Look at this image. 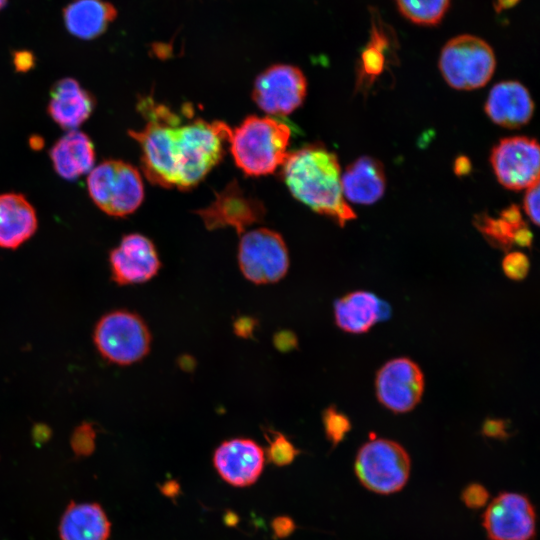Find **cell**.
<instances>
[{"label": "cell", "mask_w": 540, "mask_h": 540, "mask_svg": "<svg viewBox=\"0 0 540 540\" xmlns=\"http://www.w3.org/2000/svg\"><path fill=\"white\" fill-rule=\"evenodd\" d=\"M282 166L283 180L298 201L342 227L356 218L343 196L340 164L334 152L322 145H307L288 153Z\"/></svg>", "instance_id": "7a4b0ae2"}, {"label": "cell", "mask_w": 540, "mask_h": 540, "mask_svg": "<svg viewBox=\"0 0 540 540\" xmlns=\"http://www.w3.org/2000/svg\"><path fill=\"white\" fill-rule=\"evenodd\" d=\"M291 129L274 117L250 115L231 130L229 142L236 165L250 176L273 173L288 156Z\"/></svg>", "instance_id": "3957f363"}, {"label": "cell", "mask_w": 540, "mask_h": 540, "mask_svg": "<svg viewBox=\"0 0 540 540\" xmlns=\"http://www.w3.org/2000/svg\"><path fill=\"white\" fill-rule=\"evenodd\" d=\"M500 217L516 227L526 224L521 217L518 206L516 205H511L510 207L503 210L500 214Z\"/></svg>", "instance_id": "d590c367"}, {"label": "cell", "mask_w": 540, "mask_h": 540, "mask_svg": "<svg viewBox=\"0 0 540 540\" xmlns=\"http://www.w3.org/2000/svg\"><path fill=\"white\" fill-rule=\"evenodd\" d=\"M160 490L164 495H166V496H168L170 498H174L180 492V485H179V483L177 481L170 480V481L165 482L160 487Z\"/></svg>", "instance_id": "f35d334b"}, {"label": "cell", "mask_w": 540, "mask_h": 540, "mask_svg": "<svg viewBox=\"0 0 540 540\" xmlns=\"http://www.w3.org/2000/svg\"><path fill=\"white\" fill-rule=\"evenodd\" d=\"M504 274L515 281L523 280L530 269L529 258L520 251L507 253L502 261Z\"/></svg>", "instance_id": "f546056e"}, {"label": "cell", "mask_w": 540, "mask_h": 540, "mask_svg": "<svg viewBox=\"0 0 540 540\" xmlns=\"http://www.w3.org/2000/svg\"><path fill=\"white\" fill-rule=\"evenodd\" d=\"M55 172L65 180H76L89 173L95 163L94 144L85 133L70 130L49 151Z\"/></svg>", "instance_id": "ffe728a7"}, {"label": "cell", "mask_w": 540, "mask_h": 540, "mask_svg": "<svg viewBox=\"0 0 540 540\" xmlns=\"http://www.w3.org/2000/svg\"><path fill=\"white\" fill-rule=\"evenodd\" d=\"M461 499L468 508L479 509L486 505L489 493L483 485L471 483L463 489Z\"/></svg>", "instance_id": "4dcf8cb0"}, {"label": "cell", "mask_w": 540, "mask_h": 540, "mask_svg": "<svg viewBox=\"0 0 540 540\" xmlns=\"http://www.w3.org/2000/svg\"><path fill=\"white\" fill-rule=\"evenodd\" d=\"M268 443L266 455L269 462L276 466H285L293 462L299 450L282 433L268 429L265 433Z\"/></svg>", "instance_id": "4316f807"}, {"label": "cell", "mask_w": 540, "mask_h": 540, "mask_svg": "<svg viewBox=\"0 0 540 540\" xmlns=\"http://www.w3.org/2000/svg\"><path fill=\"white\" fill-rule=\"evenodd\" d=\"M495 67L493 49L486 41L473 35H459L450 39L439 57L443 78L457 90L483 87L491 79Z\"/></svg>", "instance_id": "8992f818"}, {"label": "cell", "mask_w": 540, "mask_h": 540, "mask_svg": "<svg viewBox=\"0 0 540 540\" xmlns=\"http://www.w3.org/2000/svg\"><path fill=\"white\" fill-rule=\"evenodd\" d=\"M539 145L526 136L501 139L491 152L490 162L499 183L521 190L539 181Z\"/></svg>", "instance_id": "30bf717a"}, {"label": "cell", "mask_w": 540, "mask_h": 540, "mask_svg": "<svg viewBox=\"0 0 540 540\" xmlns=\"http://www.w3.org/2000/svg\"><path fill=\"white\" fill-rule=\"evenodd\" d=\"M116 16V8L104 0H74L63 11L68 32L82 40L103 34Z\"/></svg>", "instance_id": "603a6c76"}, {"label": "cell", "mask_w": 540, "mask_h": 540, "mask_svg": "<svg viewBox=\"0 0 540 540\" xmlns=\"http://www.w3.org/2000/svg\"><path fill=\"white\" fill-rule=\"evenodd\" d=\"M238 264L244 277L254 284L281 280L289 269V254L282 236L268 228L245 233L238 247Z\"/></svg>", "instance_id": "ba28073f"}, {"label": "cell", "mask_w": 540, "mask_h": 540, "mask_svg": "<svg viewBox=\"0 0 540 540\" xmlns=\"http://www.w3.org/2000/svg\"><path fill=\"white\" fill-rule=\"evenodd\" d=\"M306 92L307 81L298 67L275 64L257 76L252 97L267 114L285 116L302 105Z\"/></svg>", "instance_id": "9c48e42d"}, {"label": "cell", "mask_w": 540, "mask_h": 540, "mask_svg": "<svg viewBox=\"0 0 540 540\" xmlns=\"http://www.w3.org/2000/svg\"><path fill=\"white\" fill-rule=\"evenodd\" d=\"M484 109L495 124L515 129L530 121L534 102L527 88L520 82L502 81L490 90Z\"/></svg>", "instance_id": "ac0fdd59"}, {"label": "cell", "mask_w": 540, "mask_h": 540, "mask_svg": "<svg viewBox=\"0 0 540 540\" xmlns=\"http://www.w3.org/2000/svg\"><path fill=\"white\" fill-rule=\"evenodd\" d=\"M93 341L105 360L125 366L147 356L152 337L141 316L126 309H118L99 319L94 328Z\"/></svg>", "instance_id": "5b68a950"}, {"label": "cell", "mask_w": 540, "mask_h": 540, "mask_svg": "<svg viewBox=\"0 0 540 540\" xmlns=\"http://www.w3.org/2000/svg\"><path fill=\"white\" fill-rule=\"evenodd\" d=\"M238 517L234 513L228 512L225 516V523L227 525H235L237 523Z\"/></svg>", "instance_id": "b9f144b4"}, {"label": "cell", "mask_w": 540, "mask_h": 540, "mask_svg": "<svg viewBox=\"0 0 540 540\" xmlns=\"http://www.w3.org/2000/svg\"><path fill=\"white\" fill-rule=\"evenodd\" d=\"M379 402L394 413H406L420 402L424 391V375L411 359L400 357L386 362L375 378Z\"/></svg>", "instance_id": "7c38bea8"}, {"label": "cell", "mask_w": 540, "mask_h": 540, "mask_svg": "<svg viewBox=\"0 0 540 540\" xmlns=\"http://www.w3.org/2000/svg\"><path fill=\"white\" fill-rule=\"evenodd\" d=\"M34 207L20 193L0 194V247L15 249L37 230Z\"/></svg>", "instance_id": "44dd1931"}, {"label": "cell", "mask_w": 540, "mask_h": 540, "mask_svg": "<svg viewBox=\"0 0 540 540\" xmlns=\"http://www.w3.org/2000/svg\"><path fill=\"white\" fill-rule=\"evenodd\" d=\"M483 527L489 540H533L536 511L526 495L503 492L485 510Z\"/></svg>", "instance_id": "8fae6325"}, {"label": "cell", "mask_w": 540, "mask_h": 540, "mask_svg": "<svg viewBox=\"0 0 540 540\" xmlns=\"http://www.w3.org/2000/svg\"><path fill=\"white\" fill-rule=\"evenodd\" d=\"M471 163L470 160L465 156H459L454 164V171L457 175L463 176L470 172Z\"/></svg>", "instance_id": "74e56055"}, {"label": "cell", "mask_w": 540, "mask_h": 540, "mask_svg": "<svg viewBox=\"0 0 540 540\" xmlns=\"http://www.w3.org/2000/svg\"><path fill=\"white\" fill-rule=\"evenodd\" d=\"M518 1L519 0H496L494 6H495V9L497 11H501V10H504V9L511 8Z\"/></svg>", "instance_id": "60d3db41"}, {"label": "cell", "mask_w": 540, "mask_h": 540, "mask_svg": "<svg viewBox=\"0 0 540 540\" xmlns=\"http://www.w3.org/2000/svg\"><path fill=\"white\" fill-rule=\"evenodd\" d=\"M401 14L419 25H436L444 17L450 0H396Z\"/></svg>", "instance_id": "d4e9b609"}, {"label": "cell", "mask_w": 540, "mask_h": 540, "mask_svg": "<svg viewBox=\"0 0 540 540\" xmlns=\"http://www.w3.org/2000/svg\"><path fill=\"white\" fill-rule=\"evenodd\" d=\"M111 277L118 285L142 284L155 277L161 262L154 243L146 236L131 233L122 237L109 254Z\"/></svg>", "instance_id": "4fadbf2b"}, {"label": "cell", "mask_w": 540, "mask_h": 540, "mask_svg": "<svg viewBox=\"0 0 540 540\" xmlns=\"http://www.w3.org/2000/svg\"><path fill=\"white\" fill-rule=\"evenodd\" d=\"M138 110L146 119L140 130L129 135L139 144L141 169L154 185L188 190L195 187L220 162L231 128L222 121L181 119L151 98Z\"/></svg>", "instance_id": "6da1fadb"}, {"label": "cell", "mask_w": 540, "mask_h": 540, "mask_svg": "<svg viewBox=\"0 0 540 540\" xmlns=\"http://www.w3.org/2000/svg\"><path fill=\"white\" fill-rule=\"evenodd\" d=\"M524 196V210L530 220L535 224H539V181L526 188Z\"/></svg>", "instance_id": "1f68e13d"}, {"label": "cell", "mask_w": 540, "mask_h": 540, "mask_svg": "<svg viewBox=\"0 0 540 540\" xmlns=\"http://www.w3.org/2000/svg\"><path fill=\"white\" fill-rule=\"evenodd\" d=\"M475 225L489 243L503 250H508L514 244L513 239L516 230L525 224L516 227L501 217L494 219L486 214H481L476 216Z\"/></svg>", "instance_id": "484cf974"}, {"label": "cell", "mask_w": 540, "mask_h": 540, "mask_svg": "<svg viewBox=\"0 0 540 540\" xmlns=\"http://www.w3.org/2000/svg\"><path fill=\"white\" fill-rule=\"evenodd\" d=\"M95 98L74 78L66 77L53 84L47 111L52 120L65 130H76L93 113Z\"/></svg>", "instance_id": "e0dca14e"}, {"label": "cell", "mask_w": 540, "mask_h": 540, "mask_svg": "<svg viewBox=\"0 0 540 540\" xmlns=\"http://www.w3.org/2000/svg\"><path fill=\"white\" fill-rule=\"evenodd\" d=\"M87 189L94 204L114 217L132 214L144 198L138 169L122 160L109 159L93 167L87 177Z\"/></svg>", "instance_id": "277c9868"}, {"label": "cell", "mask_w": 540, "mask_h": 540, "mask_svg": "<svg viewBox=\"0 0 540 540\" xmlns=\"http://www.w3.org/2000/svg\"><path fill=\"white\" fill-rule=\"evenodd\" d=\"M16 69L20 72L29 70L34 64V58L28 51H18L13 56Z\"/></svg>", "instance_id": "e575fe53"}, {"label": "cell", "mask_w": 540, "mask_h": 540, "mask_svg": "<svg viewBox=\"0 0 540 540\" xmlns=\"http://www.w3.org/2000/svg\"><path fill=\"white\" fill-rule=\"evenodd\" d=\"M513 243L522 247H530L532 244V233L527 224L516 230Z\"/></svg>", "instance_id": "8d00e7d4"}, {"label": "cell", "mask_w": 540, "mask_h": 540, "mask_svg": "<svg viewBox=\"0 0 540 540\" xmlns=\"http://www.w3.org/2000/svg\"><path fill=\"white\" fill-rule=\"evenodd\" d=\"M7 0H0V10L5 6Z\"/></svg>", "instance_id": "7bdbcfd3"}, {"label": "cell", "mask_w": 540, "mask_h": 540, "mask_svg": "<svg viewBox=\"0 0 540 540\" xmlns=\"http://www.w3.org/2000/svg\"><path fill=\"white\" fill-rule=\"evenodd\" d=\"M197 213L209 229L231 226L242 233L247 226L260 221L265 210L259 200L247 197L237 182H232L209 207Z\"/></svg>", "instance_id": "9a60e30c"}, {"label": "cell", "mask_w": 540, "mask_h": 540, "mask_svg": "<svg viewBox=\"0 0 540 540\" xmlns=\"http://www.w3.org/2000/svg\"><path fill=\"white\" fill-rule=\"evenodd\" d=\"M482 433L487 437L506 439L509 436L508 422L501 419H486L483 423Z\"/></svg>", "instance_id": "d6a6232c"}, {"label": "cell", "mask_w": 540, "mask_h": 540, "mask_svg": "<svg viewBox=\"0 0 540 540\" xmlns=\"http://www.w3.org/2000/svg\"><path fill=\"white\" fill-rule=\"evenodd\" d=\"M373 23L370 41L363 50L358 67V87H369L388 66L390 38L384 27Z\"/></svg>", "instance_id": "cb8c5ba5"}, {"label": "cell", "mask_w": 540, "mask_h": 540, "mask_svg": "<svg viewBox=\"0 0 540 540\" xmlns=\"http://www.w3.org/2000/svg\"><path fill=\"white\" fill-rule=\"evenodd\" d=\"M34 439L37 443L45 442L50 437V430L47 427L37 426L33 433Z\"/></svg>", "instance_id": "ab89813d"}, {"label": "cell", "mask_w": 540, "mask_h": 540, "mask_svg": "<svg viewBox=\"0 0 540 540\" xmlns=\"http://www.w3.org/2000/svg\"><path fill=\"white\" fill-rule=\"evenodd\" d=\"M391 313L388 302L368 291H353L334 302L335 322L348 333H365L375 324L388 320Z\"/></svg>", "instance_id": "2e32d148"}, {"label": "cell", "mask_w": 540, "mask_h": 540, "mask_svg": "<svg viewBox=\"0 0 540 540\" xmlns=\"http://www.w3.org/2000/svg\"><path fill=\"white\" fill-rule=\"evenodd\" d=\"M95 439L96 432L92 424L83 422L74 429L71 435V448L77 456H89L95 449Z\"/></svg>", "instance_id": "f1b7e54d"}, {"label": "cell", "mask_w": 540, "mask_h": 540, "mask_svg": "<svg viewBox=\"0 0 540 540\" xmlns=\"http://www.w3.org/2000/svg\"><path fill=\"white\" fill-rule=\"evenodd\" d=\"M322 420L325 435L333 447L337 446L351 429L349 418L334 405L323 411Z\"/></svg>", "instance_id": "83f0119b"}, {"label": "cell", "mask_w": 540, "mask_h": 540, "mask_svg": "<svg viewBox=\"0 0 540 540\" xmlns=\"http://www.w3.org/2000/svg\"><path fill=\"white\" fill-rule=\"evenodd\" d=\"M345 200L356 204H373L384 194L386 177L383 165L370 156H362L347 166L341 175Z\"/></svg>", "instance_id": "d6986e66"}, {"label": "cell", "mask_w": 540, "mask_h": 540, "mask_svg": "<svg viewBox=\"0 0 540 540\" xmlns=\"http://www.w3.org/2000/svg\"><path fill=\"white\" fill-rule=\"evenodd\" d=\"M264 461L263 449L247 438H234L221 443L213 456L219 475L237 487L253 484L263 470Z\"/></svg>", "instance_id": "5bb4252c"}, {"label": "cell", "mask_w": 540, "mask_h": 540, "mask_svg": "<svg viewBox=\"0 0 540 540\" xmlns=\"http://www.w3.org/2000/svg\"><path fill=\"white\" fill-rule=\"evenodd\" d=\"M411 461L407 451L397 442L373 439L358 451L355 473L361 484L378 494H392L408 481Z\"/></svg>", "instance_id": "52a82bcc"}, {"label": "cell", "mask_w": 540, "mask_h": 540, "mask_svg": "<svg viewBox=\"0 0 540 540\" xmlns=\"http://www.w3.org/2000/svg\"><path fill=\"white\" fill-rule=\"evenodd\" d=\"M110 531L111 523L97 503L71 502L59 525L61 540H108Z\"/></svg>", "instance_id": "7402d4cb"}, {"label": "cell", "mask_w": 540, "mask_h": 540, "mask_svg": "<svg viewBox=\"0 0 540 540\" xmlns=\"http://www.w3.org/2000/svg\"><path fill=\"white\" fill-rule=\"evenodd\" d=\"M271 527L275 537L285 538L295 530L294 521L288 516H278L272 520Z\"/></svg>", "instance_id": "836d02e7"}]
</instances>
